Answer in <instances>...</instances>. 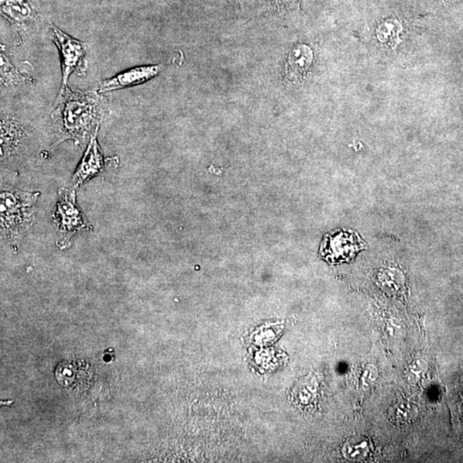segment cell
I'll use <instances>...</instances> for the list:
<instances>
[{"label":"cell","instance_id":"9c48e42d","mask_svg":"<svg viewBox=\"0 0 463 463\" xmlns=\"http://www.w3.org/2000/svg\"><path fill=\"white\" fill-rule=\"evenodd\" d=\"M313 60V53L310 47L298 44L289 51L285 64V78L292 82L304 80Z\"/></svg>","mask_w":463,"mask_h":463},{"label":"cell","instance_id":"3957f363","mask_svg":"<svg viewBox=\"0 0 463 463\" xmlns=\"http://www.w3.org/2000/svg\"><path fill=\"white\" fill-rule=\"evenodd\" d=\"M60 199L53 213V221L60 233L57 246L60 249L67 248L75 233L86 230L91 231L92 226L79 209L73 190L62 188L58 191Z\"/></svg>","mask_w":463,"mask_h":463},{"label":"cell","instance_id":"277c9868","mask_svg":"<svg viewBox=\"0 0 463 463\" xmlns=\"http://www.w3.org/2000/svg\"><path fill=\"white\" fill-rule=\"evenodd\" d=\"M51 33L55 46L60 51L61 58V88L67 87L69 79L73 74L84 73L86 67V44L65 34L51 24Z\"/></svg>","mask_w":463,"mask_h":463},{"label":"cell","instance_id":"5b68a950","mask_svg":"<svg viewBox=\"0 0 463 463\" xmlns=\"http://www.w3.org/2000/svg\"><path fill=\"white\" fill-rule=\"evenodd\" d=\"M0 9L2 16L20 30L31 29L40 20L36 0H0Z\"/></svg>","mask_w":463,"mask_h":463},{"label":"cell","instance_id":"52a82bcc","mask_svg":"<svg viewBox=\"0 0 463 463\" xmlns=\"http://www.w3.org/2000/svg\"><path fill=\"white\" fill-rule=\"evenodd\" d=\"M159 71L160 67L158 65H146V67L129 69V70L123 71L122 73L99 82L97 91L99 93L111 92L142 84L156 77Z\"/></svg>","mask_w":463,"mask_h":463},{"label":"cell","instance_id":"ba28073f","mask_svg":"<svg viewBox=\"0 0 463 463\" xmlns=\"http://www.w3.org/2000/svg\"><path fill=\"white\" fill-rule=\"evenodd\" d=\"M29 137L25 125L13 117H1V159H9L24 145Z\"/></svg>","mask_w":463,"mask_h":463},{"label":"cell","instance_id":"8fae6325","mask_svg":"<svg viewBox=\"0 0 463 463\" xmlns=\"http://www.w3.org/2000/svg\"><path fill=\"white\" fill-rule=\"evenodd\" d=\"M369 451L368 444L366 441L355 442L353 444L346 445L344 454L346 458L355 460L365 458Z\"/></svg>","mask_w":463,"mask_h":463},{"label":"cell","instance_id":"30bf717a","mask_svg":"<svg viewBox=\"0 0 463 463\" xmlns=\"http://www.w3.org/2000/svg\"><path fill=\"white\" fill-rule=\"evenodd\" d=\"M1 86L2 88L23 87L32 84L34 78L23 68L14 67L3 51L1 50Z\"/></svg>","mask_w":463,"mask_h":463},{"label":"cell","instance_id":"7c38bea8","mask_svg":"<svg viewBox=\"0 0 463 463\" xmlns=\"http://www.w3.org/2000/svg\"><path fill=\"white\" fill-rule=\"evenodd\" d=\"M397 34L398 23L394 22V21L392 20L384 23L383 25L380 26L379 29L377 30V36H379V39L383 41L393 39V37L396 36Z\"/></svg>","mask_w":463,"mask_h":463},{"label":"cell","instance_id":"8992f818","mask_svg":"<svg viewBox=\"0 0 463 463\" xmlns=\"http://www.w3.org/2000/svg\"><path fill=\"white\" fill-rule=\"evenodd\" d=\"M108 166V159L103 154L101 147L99 146L96 135L89 141L87 150L82 157L80 164L78 165L72 178V183L75 188L81 187L85 182L97 176L106 170Z\"/></svg>","mask_w":463,"mask_h":463},{"label":"cell","instance_id":"7a4b0ae2","mask_svg":"<svg viewBox=\"0 0 463 463\" xmlns=\"http://www.w3.org/2000/svg\"><path fill=\"white\" fill-rule=\"evenodd\" d=\"M40 192L3 190L0 194L1 229L14 252L34 222V204Z\"/></svg>","mask_w":463,"mask_h":463},{"label":"cell","instance_id":"4fadbf2b","mask_svg":"<svg viewBox=\"0 0 463 463\" xmlns=\"http://www.w3.org/2000/svg\"><path fill=\"white\" fill-rule=\"evenodd\" d=\"M379 377V370L374 365H368L365 369L362 376L363 385L370 386L375 382Z\"/></svg>","mask_w":463,"mask_h":463},{"label":"cell","instance_id":"6da1fadb","mask_svg":"<svg viewBox=\"0 0 463 463\" xmlns=\"http://www.w3.org/2000/svg\"><path fill=\"white\" fill-rule=\"evenodd\" d=\"M106 101L98 91H71L61 88L51 112L57 143L72 140L84 146L98 132L106 111Z\"/></svg>","mask_w":463,"mask_h":463}]
</instances>
